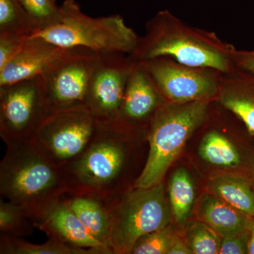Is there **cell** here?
I'll return each mask as SVG.
<instances>
[{
    "label": "cell",
    "mask_w": 254,
    "mask_h": 254,
    "mask_svg": "<svg viewBox=\"0 0 254 254\" xmlns=\"http://www.w3.org/2000/svg\"><path fill=\"white\" fill-rule=\"evenodd\" d=\"M147 128L132 127L117 118L97 120L91 141L79 156L63 167L68 194L90 195L104 203L134 186L130 176L132 152Z\"/></svg>",
    "instance_id": "6da1fadb"
},
{
    "label": "cell",
    "mask_w": 254,
    "mask_h": 254,
    "mask_svg": "<svg viewBox=\"0 0 254 254\" xmlns=\"http://www.w3.org/2000/svg\"><path fill=\"white\" fill-rule=\"evenodd\" d=\"M62 167L33 139L6 145L0 163V195L21 207L34 222L42 220L68 193Z\"/></svg>",
    "instance_id": "7a4b0ae2"
},
{
    "label": "cell",
    "mask_w": 254,
    "mask_h": 254,
    "mask_svg": "<svg viewBox=\"0 0 254 254\" xmlns=\"http://www.w3.org/2000/svg\"><path fill=\"white\" fill-rule=\"evenodd\" d=\"M235 49L213 32L193 27L164 10L147 22L144 36L138 37L128 57L134 62L166 57L188 66L225 73L235 67L232 60Z\"/></svg>",
    "instance_id": "3957f363"
},
{
    "label": "cell",
    "mask_w": 254,
    "mask_h": 254,
    "mask_svg": "<svg viewBox=\"0 0 254 254\" xmlns=\"http://www.w3.org/2000/svg\"><path fill=\"white\" fill-rule=\"evenodd\" d=\"M213 101L165 102L157 110L147 127L146 162L133 187L150 188L163 182L187 141L204 125Z\"/></svg>",
    "instance_id": "277c9868"
},
{
    "label": "cell",
    "mask_w": 254,
    "mask_h": 254,
    "mask_svg": "<svg viewBox=\"0 0 254 254\" xmlns=\"http://www.w3.org/2000/svg\"><path fill=\"white\" fill-rule=\"evenodd\" d=\"M60 14L58 23L32 36L63 48H84L97 53L118 52L129 55L136 48L138 36L120 15L91 17L82 12L76 0H64Z\"/></svg>",
    "instance_id": "5b68a950"
},
{
    "label": "cell",
    "mask_w": 254,
    "mask_h": 254,
    "mask_svg": "<svg viewBox=\"0 0 254 254\" xmlns=\"http://www.w3.org/2000/svg\"><path fill=\"white\" fill-rule=\"evenodd\" d=\"M109 213V247L113 254H129L137 241L166 227L173 214L163 182L133 188L105 203Z\"/></svg>",
    "instance_id": "8992f818"
},
{
    "label": "cell",
    "mask_w": 254,
    "mask_h": 254,
    "mask_svg": "<svg viewBox=\"0 0 254 254\" xmlns=\"http://www.w3.org/2000/svg\"><path fill=\"white\" fill-rule=\"evenodd\" d=\"M55 111L41 76L0 86V136L6 145L33 139Z\"/></svg>",
    "instance_id": "52a82bcc"
},
{
    "label": "cell",
    "mask_w": 254,
    "mask_h": 254,
    "mask_svg": "<svg viewBox=\"0 0 254 254\" xmlns=\"http://www.w3.org/2000/svg\"><path fill=\"white\" fill-rule=\"evenodd\" d=\"M96 123L86 105L55 110L33 141L52 162L63 168L86 149Z\"/></svg>",
    "instance_id": "ba28073f"
},
{
    "label": "cell",
    "mask_w": 254,
    "mask_h": 254,
    "mask_svg": "<svg viewBox=\"0 0 254 254\" xmlns=\"http://www.w3.org/2000/svg\"><path fill=\"white\" fill-rule=\"evenodd\" d=\"M138 63L153 78L165 102L216 100L222 74L217 70L188 66L166 57Z\"/></svg>",
    "instance_id": "9c48e42d"
},
{
    "label": "cell",
    "mask_w": 254,
    "mask_h": 254,
    "mask_svg": "<svg viewBox=\"0 0 254 254\" xmlns=\"http://www.w3.org/2000/svg\"><path fill=\"white\" fill-rule=\"evenodd\" d=\"M99 53L71 48L41 75L55 110L85 105L90 78Z\"/></svg>",
    "instance_id": "30bf717a"
},
{
    "label": "cell",
    "mask_w": 254,
    "mask_h": 254,
    "mask_svg": "<svg viewBox=\"0 0 254 254\" xmlns=\"http://www.w3.org/2000/svg\"><path fill=\"white\" fill-rule=\"evenodd\" d=\"M133 64L128 55L124 53H99L85 100V105L96 120L118 117Z\"/></svg>",
    "instance_id": "8fae6325"
},
{
    "label": "cell",
    "mask_w": 254,
    "mask_h": 254,
    "mask_svg": "<svg viewBox=\"0 0 254 254\" xmlns=\"http://www.w3.org/2000/svg\"><path fill=\"white\" fill-rule=\"evenodd\" d=\"M165 103L144 66L141 63L134 62L118 118L132 127L147 128L155 112Z\"/></svg>",
    "instance_id": "7c38bea8"
},
{
    "label": "cell",
    "mask_w": 254,
    "mask_h": 254,
    "mask_svg": "<svg viewBox=\"0 0 254 254\" xmlns=\"http://www.w3.org/2000/svg\"><path fill=\"white\" fill-rule=\"evenodd\" d=\"M69 50L41 37H30L17 55L0 70V86L41 76Z\"/></svg>",
    "instance_id": "4fadbf2b"
},
{
    "label": "cell",
    "mask_w": 254,
    "mask_h": 254,
    "mask_svg": "<svg viewBox=\"0 0 254 254\" xmlns=\"http://www.w3.org/2000/svg\"><path fill=\"white\" fill-rule=\"evenodd\" d=\"M35 226L45 232L48 237L57 239L76 248L94 250L100 254H113L108 247L90 233L70 208L64 196Z\"/></svg>",
    "instance_id": "5bb4252c"
},
{
    "label": "cell",
    "mask_w": 254,
    "mask_h": 254,
    "mask_svg": "<svg viewBox=\"0 0 254 254\" xmlns=\"http://www.w3.org/2000/svg\"><path fill=\"white\" fill-rule=\"evenodd\" d=\"M216 101L254 136V73L235 67L222 73Z\"/></svg>",
    "instance_id": "9a60e30c"
},
{
    "label": "cell",
    "mask_w": 254,
    "mask_h": 254,
    "mask_svg": "<svg viewBox=\"0 0 254 254\" xmlns=\"http://www.w3.org/2000/svg\"><path fill=\"white\" fill-rule=\"evenodd\" d=\"M198 216L221 237L233 236L247 230L250 216L216 195L203 193L198 205Z\"/></svg>",
    "instance_id": "2e32d148"
},
{
    "label": "cell",
    "mask_w": 254,
    "mask_h": 254,
    "mask_svg": "<svg viewBox=\"0 0 254 254\" xmlns=\"http://www.w3.org/2000/svg\"><path fill=\"white\" fill-rule=\"evenodd\" d=\"M207 190L237 210L254 216V176L244 173L218 175L209 180Z\"/></svg>",
    "instance_id": "e0dca14e"
},
{
    "label": "cell",
    "mask_w": 254,
    "mask_h": 254,
    "mask_svg": "<svg viewBox=\"0 0 254 254\" xmlns=\"http://www.w3.org/2000/svg\"><path fill=\"white\" fill-rule=\"evenodd\" d=\"M198 153L207 163L222 168H243L254 175V159L246 157L242 150L216 129L207 132L200 141ZM254 158V157H252Z\"/></svg>",
    "instance_id": "ac0fdd59"
},
{
    "label": "cell",
    "mask_w": 254,
    "mask_h": 254,
    "mask_svg": "<svg viewBox=\"0 0 254 254\" xmlns=\"http://www.w3.org/2000/svg\"><path fill=\"white\" fill-rule=\"evenodd\" d=\"M64 198L90 233L110 250L109 213L104 202L90 195L66 193Z\"/></svg>",
    "instance_id": "d6986e66"
},
{
    "label": "cell",
    "mask_w": 254,
    "mask_h": 254,
    "mask_svg": "<svg viewBox=\"0 0 254 254\" xmlns=\"http://www.w3.org/2000/svg\"><path fill=\"white\" fill-rule=\"evenodd\" d=\"M0 254H100L98 251L76 248L49 237L43 244H33L23 240L0 235Z\"/></svg>",
    "instance_id": "ffe728a7"
},
{
    "label": "cell",
    "mask_w": 254,
    "mask_h": 254,
    "mask_svg": "<svg viewBox=\"0 0 254 254\" xmlns=\"http://www.w3.org/2000/svg\"><path fill=\"white\" fill-rule=\"evenodd\" d=\"M168 194L173 216L178 223H182L190 215L195 200L194 185L185 169H178L171 177Z\"/></svg>",
    "instance_id": "44dd1931"
},
{
    "label": "cell",
    "mask_w": 254,
    "mask_h": 254,
    "mask_svg": "<svg viewBox=\"0 0 254 254\" xmlns=\"http://www.w3.org/2000/svg\"><path fill=\"white\" fill-rule=\"evenodd\" d=\"M37 31L19 0H0V36L30 38Z\"/></svg>",
    "instance_id": "7402d4cb"
},
{
    "label": "cell",
    "mask_w": 254,
    "mask_h": 254,
    "mask_svg": "<svg viewBox=\"0 0 254 254\" xmlns=\"http://www.w3.org/2000/svg\"><path fill=\"white\" fill-rule=\"evenodd\" d=\"M35 229L34 222L21 207L0 198L1 235L24 238L31 236Z\"/></svg>",
    "instance_id": "603a6c76"
},
{
    "label": "cell",
    "mask_w": 254,
    "mask_h": 254,
    "mask_svg": "<svg viewBox=\"0 0 254 254\" xmlns=\"http://www.w3.org/2000/svg\"><path fill=\"white\" fill-rule=\"evenodd\" d=\"M187 245L194 254H217L220 252L221 237L202 221L192 222L185 233Z\"/></svg>",
    "instance_id": "cb8c5ba5"
},
{
    "label": "cell",
    "mask_w": 254,
    "mask_h": 254,
    "mask_svg": "<svg viewBox=\"0 0 254 254\" xmlns=\"http://www.w3.org/2000/svg\"><path fill=\"white\" fill-rule=\"evenodd\" d=\"M177 236L171 225L141 237L133 246L132 254H168Z\"/></svg>",
    "instance_id": "d4e9b609"
},
{
    "label": "cell",
    "mask_w": 254,
    "mask_h": 254,
    "mask_svg": "<svg viewBox=\"0 0 254 254\" xmlns=\"http://www.w3.org/2000/svg\"><path fill=\"white\" fill-rule=\"evenodd\" d=\"M19 1L33 20L36 26V32L46 29L59 21L60 6H57L53 0H19Z\"/></svg>",
    "instance_id": "484cf974"
},
{
    "label": "cell",
    "mask_w": 254,
    "mask_h": 254,
    "mask_svg": "<svg viewBox=\"0 0 254 254\" xmlns=\"http://www.w3.org/2000/svg\"><path fill=\"white\" fill-rule=\"evenodd\" d=\"M26 39L21 36H0V70L17 55Z\"/></svg>",
    "instance_id": "4316f807"
},
{
    "label": "cell",
    "mask_w": 254,
    "mask_h": 254,
    "mask_svg": "<svg viewBox=\"0 0 254 254\" xmlns=\"http://www.w3.org/2000/svg\"><path fill=\"white\" fill-rule=\"evenodd\" d=\"M250 233L248 230L233 236L222 237L220 254H248Z\"/></svg>",
    "instance_id": "83f0119b"
},
{
    "label": "cell",
    "mask_w": 254,
    "mask_h": 254,
    "mask_svg": "<svg viewBox=\"0 0 254 254\" xmlns=\"http://www.w3.org/2000/svg\"><path fill=\"white\" fill-rule=\"evenodd\" d=\"M232 60L235 67L254 73V49L234 51Z\"/></svg>",
    "instance_id": "f1b7e54d"
},
{
    "label": "cell",
    "mask_w": 254,
    "mask_h": 254,
    "mask_svg": "<svg viewBox=\"0 0 254 254\" xmlns=\"http://www.w3.org/2000/svg\"><path fill=\"white\" fill-rule=\"evenodd\" d=\"M168 254H193L186 242H184L178 236L174 239Z\"/></svg>",
    "instance_id": "f546056e"
},
{
    "label": "cell",
    "mask_w": 254,
    "mask_h": 254,
    "mask_svg": "<svg viewBox=\"0 0 254 254\" xmlns=\"http://www.w3.org/2000/svg\"><path fill=\"white\" fill-rule=\"evenodd\" d=\"M247 229L250 233L248 254H254V216L250 217Z\"/></svg>",
    "instance_id": "4dcf8cb0"
},
{
    "label": "cell",
    "mask_w": 254,
    "mask_h": 254,
    "mask_svg": "<svg viewBox=\"0 0 254 254\" xmlns=\"http://www.w3.org/2000/svg\"><path fill=\"white\" fill-rule=\"evenodd\" d=\"M53 1H55V0H53Z\"/></svg>",
    "instance_id": "1f68e13d"
}]
</instances>
